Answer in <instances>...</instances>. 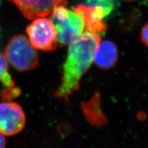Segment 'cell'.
<instances>
[{
  "label": "cell",
  "instance_id": "11",
  "mask_svg": "<svg viewBox=\"0 0 148 148\" xmlns=\"http://www.w3.org/2000/svg\"><path fill=\"white\" fill-rule=\"evenodd\" d=\"M87 5L100 6L109 14L112 11L115 6V0H86Z\"/></svg>",
  "mask_w": 148,
  "mask_h": 148
},
{
  "label": "cell",
  "instance_id": "8",
  "mask_svg": "<svg viewBox=\"0 0 148 148\" xmlns=\"http://www.w3.org/2000/svg\"><path fill=\"white\" fill-rule=\"evenodd\" d=\"M117 59L118 50L116 45L108 40H101L93 57L96 66L103 69H109L116 64Z\"/></svg>",
  "mask_w": 148,
  "mask_h": 148
},
{
  "label": "cell",
  "instance_id": "14",
  "mask_svg": "<svg viewBox=\"0 0 148 148\" xmlns=\"http://www.w3.org/2000/svg\"><path fill=\"white\" fill-rule=\"evenodd\" d=\"M141 40L143 44L148 47V23L143 27L141 31Z\"/></svg>",
  "mask_w": 148,
  "mask_h": 148
},
{
  "label": "cell",
  "instance_id": "17",
  "mask_svg": "<svg viewBox=\"0 0 148 148\" xmlns=\"http://www.w3.org/2000/svg\"><path fill=\"white\" fill-rule=\"evenodd\" d=\"M129 1H132V0H129Z\"/></svg>",
  "mask_w": 148,
  "mask_h": 148
},
{
  "label": "cell",
  "instance_id": "5",
  "mask_svg": "<svg viewBox=\"0 0 148 148\" xmlns=\"http://www.w3.org/2000/svg\"><path fill=\"white\" fill-rule=\"evenodd\" d=\"M25 123V114L19 104L11 101L0 103V133L3 135L19 133Z\"/></svg>",
  "mask_w": 148,
  "mask_h": 148
},
{
  "label": "cell",
  "instance_id": "3",
  "mask_svg": "<svg viewBox=\"0 0 148 148\" xmlns=\"http://www.w3.org/2000/svg\"><path fill=\"white\" fill-rule=\"evenodd\" d=\"M4 56L17 71H29L39 64V56L27 37L23 35L12 36L4 49Z\"/></svg>",
  "mask_w": 148,
  "mask_h": 148
},
{
  "label": "cell",
  "instance_id": "7",
  "mask_svg": "<svg viewBox=\"0 0 148 148\" xmlns=\"http://www.w3.org/2000/svg\"><path fill=\"white\" fill-rule=\"evenodd\" d=\"M72 9L83 17L85 23V32L100 36L107 29L104 18L110 14L104 8L80 4L77 7H73Z\"/></svg>",
  "mask_w": 148,
  "mask_h": 148
},
{
  "label": "cell",
  "instance_id": "13",
  "mask_svg": "<svg viewBox=\"0 0 148 148\" xmlns=\"http://www.w3.org/2000/svg\"><path fill=\"white\" fill-rule=\"evenodd\" d=\"M7 72H8V62L6 57L0 53V78Z\"/></svg>",
  "mask_w": 148,
  "mask_h": 148
},
{
  "label": "cell",
  "instance_id": "16",
  "mask_svg": "<svg viewBox=\"0 0 148 148\" xmlns=\"http://www.w3.org/2000/svg\"><path fill=\"white\" fill-rule=\"evenodd\" d=\"M146 1H147V3H148V0H146Z\"/></svg>",
  "mask_w": 148,
  "mask_h": 148
},
{
  "label": "cell",
  "instance_id": "10",
  "mask_svg": "<svg viewBox=\"0 0 148 148\" xmlns=\"http://www.w3.org/2000/svg\"><path fill=\"white\" fill-rule=\"evenodd\" d=\"M22 95V90L18 87H6L0 92V98L4 102L11 101Z\"/></svg>",
  "mask_w": 148,
  "mask_h": 148
},
{
  "label": "cell",
  "instance_id": "6",
  "mask_svg": "<svg viewBox=\"0 0 148 148\" xmlns=\"http://www.w3.org/2000/svg\"><path fill=\"white\" fill-rule=\"evenodd\" d=\"M14 3L25 17L33 19L50 14L58 6L64 5L67 0H8Z\"/></svg>",
  "mask_w": 148,
  "mask_h": 148
},
{
  "label": "cell",
  "instance_id": "4",
  "mask_svg": "<svg viewBox=\"0 0 148 148\" xmlns=\"http://www.w3.org/2000/svg\"><path fill=\"white\" fill-rule=\"evenodd\" d=\"M30 42L35 49L51 52L56 49L57 31L50 19L38 17L27 27Z\"/></svg>",
  "mask_w": 148,
  "mask_h": 148
},
{
  "label": "cell",
  "instance_id": "15",
  "mask_svg": "<svg viewBox=\"0 0 148 148\" xmlns=\"http://www.w3.org/2000/svg\"><path fill=\"white\" fill-rule=\"evenodd\" d=\"M6 146V140L3 134L0 133V148H4Z\"/></svg>",
  "mask_w": 148,
  "mask_h": 148
},
{
  "label": "cell",
  "instance_id": "12",
  "mask_svg": "<svg viewBox=\"0 0 148 148\" xmlns=\"http://www.w3.org/2000/svg\"><path fill=\"white\" fill-rule=\"evenodd\" d=\"M0 82L6 87H12L15 86V82L11 74L8 72L5 73L0 78Z\"/></svg>",
  "mask_w": 148,
  "mask_h": 148
},
{
  "label": "cell",
  "instance_id": "9",
  "mask_svg": "<svg viewBox=\"0 0 148 148\" xmlns=\"http://www.w3.org/2000/svg\"><path fill=\"white\" fill-rule=\"evenodd\" d=\"M82 109L86 120L92 126L103 127L108 123V120L101 106L100 95L96 92L91 99L82 104Z\"/></svg>",
  "mask_w": 148,
  "mask_h": 148
},
{
  "label": "cell",
  "instance_id": "1",
  "mask_svg": "<svg viewBox=\"0 0 148 148\" xmlns=\"http://www.w3.org/2000/svg\"><path fill=\"white\" fill-rule=\"evenodd\" d=\"M101 39L99 35L85 32L70 43L63 66L62 83L55 92L57 98L67 101L79 88L81 78L91 66Z\"/></svg>",
  "mask_w": 148,
  "mask_h": 148
},
{
  "label": "cell",
  "instance_id": "2",
  "mask_svg": "<svg viewBox=\"0 0 148 148\" xmlns=\"http://www.w3.org/2000/svg\"><path fill=\"white\" fill-rule=\"evenodd\" d=\"M51 16V21L57 31L56 39L61 45L70 44L85 32V23L80 13L63 5L56 7Z\"/></svg>",
  "mask_w": 148,
  "mask_h": 148
}]
</instances>
